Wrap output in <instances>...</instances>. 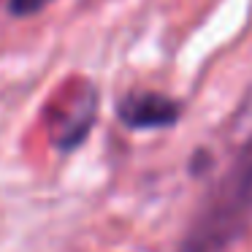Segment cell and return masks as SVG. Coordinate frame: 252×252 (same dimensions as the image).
I'll return each mask as SVG.
<instances>
[{
    "mask_svg": "<svg viewBox=\"0 0 252 252\" xmlns=\"http://www.w3.org/2000/svg\"><path fill=\"white\" fill-rule=\"evenodd\" d=\"M98 111V93L93 84H79L73 90V98L65 100V109L57 111L52 122V141L57 149H73L87 138L90 127Z\"/></svg>",
    "mask_w": 252,
    "mask_h": 252,
    "instance_id": "cell-3",
    "label": "cell"
},
{
    "mask_svg": "<svg viewBox=\"0 0 252 252\" xmlns=\"http://www.w3.org/2000/svg\"><path fill=\"white\" fill-rule=\"evenodd\" d=\"M252 225V138L203 198L179 252H225Z\"/></svg>",
    "mask_w": 252,
    "mask_h": 252,
    "instance_id": "cell-1",
    "label": "cell"
},
{
    "mask_svg": "<svg viewBox=\"0 0 252 252\" xmlns=\"http://www.w3.org/2000/svg\"><path fill=\"white\" fill-rule=\"evenodd\" d=\"M122 125L130 130H160V127H174L182 117V103L176 98L160 93H127L117 106Z\"/></svg>",
    "mask_w": 252,
    "mask_h": 252,
    "instance_id": "cell-2",
    "label": "cell"
},
{
    "mask_svg": "<svg viewBox=\"0 0 252 252\" xmlns=\"http://www.w3.org/2000/svg\"><path fill=\"white\" fill-rule=\"evenodd\" d=\"M52 0H11L8 3V8H11L14 17H33V14H38L44 6H49Z\"/></svg>",
    "mask_w": 252,
    "mask_h": 252,
    "instance_id": "cell-4",
    "label": "cell"
}]
</instances>
